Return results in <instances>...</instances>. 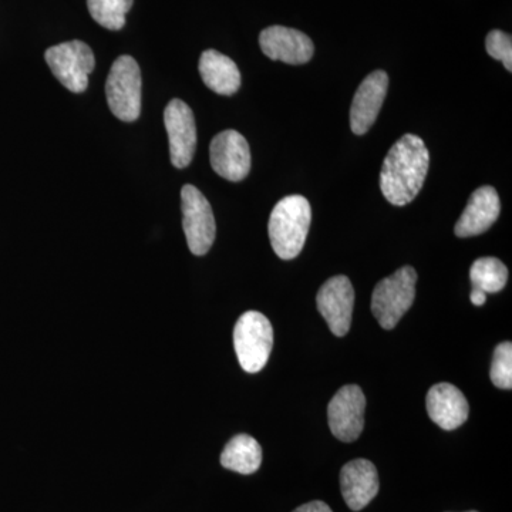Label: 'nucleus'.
<instances>
[{
  "mask_svg": "<svg viewBox=\"0 0 512 512\" xmlns=\"http://www.w3.org/2000/svg\"><path fill=\"white\" fill-rule=\"evenodd\" d=\"M430 153L414 134H404L390 148L380 171V190L396 207L410 204L419 195L429 173Z\"/></svg>",
  "mask_w": 512,
  "mask_h": 512,
  "instance_id": "obj_1",
  "label": "nucleus"
},
{
  "mask_svg": "<svg viewBox=\"0 0 512 512\" xmlns=\"http://www.w3.org/2000/svg\"><path fill=\"white\" fill-rule=\"evenodd\" d=\"M311 204L302 195H289L275 205L269 218L268 232L275 254L284 261L296 258L311 228Z\"/></svg>",
  "mask_w": 512,
  "mask_h": 512,
  "instance_id": "obj_2",
  "label": "nucleus"
},
{
  "mask_svg": "<svg viewBox=\"0 0 512 512\" xmlns=\"http://www.w3.org/2000/svg\"><path fill=\"white\" fill-rule=\"evenodd\" d=\"M417 272L403 266L376 285L372 296V312L383 329L392 330L412 308L416 298Z\"/></svg>",
  "mask_w": 512,
  "mask_h": 512,
  "instance_id": "obj_3",
  "label": "nucleus"
},
{
  "mask_svg": "<svg viewBox=\"0 0 512 512\" xmlns=\"http://www.w3.org/2000/svg\"><path fill=\"white\" fill-rule=\"evenodd\" d=\"M274 346V329L262 313L245 312L234 329V348L239 365L247 373L264 369Z\"/></svg>",
  "mask_w": 512,
  "mask_h": 512,
  "instance_id": "obj_4",
  "label": "nucleus"
},
{
  "mask_svg": "<svg viewBox=\"0 0 512 512\" xmlns=\"http://www.w3.org/2000/svg\"><path fill=\"white\" fill-rule=\"evenodd\" d=\"M107 103L121 121L133 123L141 113V72L131 56H120L111 66L106 83Z\"/></svg>",
  "mask_w": 512,
  "mask_h": 512,
  "instance_id": "obj_5",
  "label": "nucleus"
},
{
  "mask_svg": "<svg viewBox=\"0 0 512 512\" xmlns=\"http://www.w3.org/2000/svg\"><path fill=\"white\" fill-rule=\"evenodd\" d=\"M46 63L57 80L72 93L86 92L96 67L93 50L80 40L60 43L46 50Z\"/></svg>",
  "mask_w": 512,
  "mask_h": 512,
  "instance_id": "obj_6",
  "label": "nucleus"
},
{
  "mask_svg": "<svg viewBox=\"0 0 512 512\" xmlns=\"http://www.w3.org/2000/svg\"><path fill=\"white\" fill-rule=\"evenodd\" d=\"M181 210L188 248L197 256L208 254L217 234L210 202L197 187L187 184L181 190Z\"/></svg>",
  "mask_w": 512,
  "mask_h": 512,
  "instance_id": "obj_7",
  "label": "nucleus"
},
{
  "mask_svg": "<svg viewBox=\"0 0 512 512\" xmlns=\"http://www.w3.org/2000/svg\"><path fill=\"white\" fill-rule=\"evenodd\" d=\"M366 397L356 384L343 386L328 406L330 431L343 443L359 439L365 427Z\"/></svg>",
  "mask_w": 512,
  "mask_h": 512,
  "instance_id": "obj_8",
  "label": "nucleus"
},
{
  "mask_svg": "<svg viewBox=\"0 0 512 512\" xmlns=\"http://www.w3.org/2000/svg\"><path fill=\"white\" fill-rule=\"evenodd\" d=\"M164 123L170 141L171 163L180 170L188 167L197 150L194 113L183 100L174 99L165 107Z\"/></svg>",
  "mask_w": 512,
  "mask_h": 512,
  "instance_id": "obj_9",
  "label": "nucleus"
},
{
  "mask_svg": "<svg viewBox=\"0 0 512 512\" xmlns=\"http://www.w3.org/2000/svg\"><path fill=\"white\" fill-rule=\"evenodd\" d=\"M316 303L333 335L339 338L348 335L355 306V289L348 276H333L326 281L319 289Z\"/></svg>",
  "mask_w": 512,
  "mask_h": 512,
  "instance_id": "obj_10",
  "label": "nucleus"
},
{
  "mask_svg": "<svg viewBox=\"0 0 512 512\" xmlns=\"http://www.w3.org/2000/svg\"><path fill=\"white\" fill-rule=\"evenodd\" d=\"M210 161L215 173L232 183H239L251 171V150L247 138L235 130L222 131L212 138Z\"/></svg>",
  "mask_w": 512,
  "mask_h": 512,
  "instance_id": "obj_11",
  "label": "nucleus"
},
{
  "mask_svg": "<svg viewBox=\"0 0 512 512\" xmlns=\"http://www.w3.org/2000/svg\"><path fill=\"white\" fill-rule=\"evenodd\" d=\"M387 89L389 76L383 70H376L356 90L350 107V127L356 136H363L375 124L386 99Z\"/></svg>",
  "mask_w": 512,
  "mask_h": 512,
  "instance_id": "obj_12",
  "label": "nucleus"
},
{
  "mask_svg": "<svg viewBox=\"0 0 512 512\" xmlns=\"http://www.w3.org/2000/svg\"><path fill=\"white\" fill-rule=\"evenodd\" d=\"M259 45L266 57L286 64L308 63L315 53L311 37L285 26H271L262 30Z\"/></svg>",
  "mask_w": 512,
  "mask_h": 512,
  "instance_id": "obj_13",
  "label": "nucleus"
},
{
  "mask_svg": "<svg viewBox=\"0 0 512 512\" xmlns=\"http://www.w3.org/2000/svg\"><path fill=\"white\" fill-rule=\"evenodd\" d=\"M375 464L365 458L350 461L340 471V488L350 510L360 511L379 493Z\"/></svg>",
  "mask_w": 512,
  "mask_h": 512,
  "instance_id": "obj_14",
  "label": "nucleus"
},
{
  "mask_svg": "<svg viewBox=\"0 0 512 512\" xmlns=\"http://www.w3.org/2000/svg\"><path fill=\"white\" fill-rule=\"evenodd\" d=\"M501 204L497 191L490 185L471 194L466 210L457 221L454 232L458 238L477 237L488 231L500 217Z\"/></svg>",
  "mask_w": 512,
  "mask_h": 512,
  "instance_id": "obj_15",
  "label": "nucleus"
},
{
  "mask_svg": "<svg viewBox=\"0 0 512 512\" xmlns=\"http://www.w3.org/2000/svg\"><path fill=\"white\" fill-rule=\"evenodd\" d=\"M426 407L430 419L447 431L463 426L470 413L466 396L450 383L434 384L427 393Z\"/></svg>",
  "mask_w": 512,
  "mask_h": 512,
  "instance_id": "obj_16",
  "label": "nucleus"
},
{
  "mask_svg": "<svg viewBox=\"0 0 512 512\" xmlns=\"http://www.w3.org/2000/svg\"><path fill=\"white\" fill-rule=\"evenodd\" d=\"M198 69L205 86L221 96H232L241 87V73L237 64L217 50H205Z\"/></svg>",
  "mask_w": 512,
  "mask_h": 512,
  "instance_id": "obj_17",
  "label": "nucleus"
},
{
  "mask_svg": "<svg viewBox=\"0 0 512 512\" xmlns=\"http://www.w3.org/2000/svg\"><path fill=\"white\" fill-rule=\"evenodd\" d=\"M262 463V448L258 441L248 434H238L228 441L221 454L222 467L235 473L254 474Z\"/></svg>",
  "mask_w": 512,
  "mask_h": 512,
  "instance_id": "obj_18",
  "label": "nucleus"
},
{
  "mask_svg": "<svg viewBox=\"0 0 512 512\" xmlns=\"http://www.w3.org/2000/svg\"><path fill=\"white\" fill-rule=\"evenodd\" d=\"M473 289H480L484 293H497L503 291L508 281L507 266L497 258H480L474 262L470 269Z\"/></svg>",
  "mask_w": 512,
  "mask_h": 512,
  "instance_id": "obj_19",
  "label": "nucleus"
},
{
  "mask_svg": "<svg viewBox=\"0 0 512 512\" xmlns=\"http://www.w3.org/2000/svg\"><path fill=\"white\" fill-rule=\"evenodd\" d=\"M134 0H87L92 18L109 30H121L126 25V15Z\"/></svg>",
  "mask_w": 512,
  "mask_h": 512,
  "instance_id": "obj_20",
  "label": "nucleus"
},
{
  "mask_svg": "<svg viewBox=\"0 0 512 512\" xmlns=\"http://www.w3.org/2000/svg\"><path fill=\"white\" fill-rule=\"evenodd\" d=\"M491 382L498 389H512V345L503 342L494 350L493 365H491Z\"/></svg>",
  "mask_w": 512,
  "mask_h": 512,
  "instance_id": "obj_21",
  "label": "nucleus"
},
{
  "mask_svg": "<svg viewBox=\"0 0 512 512\" xmlns=\"http://www.w3.org/2000/svg\"><path fill=\"white\" fill-rule=\"evenodd\" d=\"M485 49L495 60H501L505 69L512 72V37L503 30H491L485 39Z\"/></svg>",
  "mask_w": 512,
  "mask_h": 512,
  "instance_id": "obj_22",
  "label": "nucleus"
},
{
  "mask_svg": "<svg viewBox=\"0 0 512 512\" xmlns=\"http://www.w3.org/2000/svg\"><path fill=\"white\" fill-rule=\"evenodd\" d=\"M293 512H333L330 510L328 504L323 501H312V503L303 504L301 507L296 508Z\"/></svg>",
  "mask_w": 512,
  "mask_h": 512,
  "instance_id": "obj_23",
  "label": "nucleus"
},
{
  "mask_svg": "<svg viewBox=\"0 0 512 512\" xmlns=\"http://www.w3.org/2000/svg\"><path fill=\"white\" fill-rule=\"evenodd\" d=\"M470 301L473 305L483 306L485 301H487V293L480 291V289H473L470 295Z\"/></svg>",
  "mask_w": 512,
  "mask_h": 512,
  "instance_id": "obj_24",
  "label": "nucleus"
},
{
  "mask_svg": "<svg viewBox=\"0 0 512 512\" xmlns=\"http://www.w3.org/2000/svg\"><path fill=\"white\" fill-rule=\"evenodd\" d=\"M468 512H478V511H468Z\"/></svg>",
  "mask_w": 512,
  "mask_h": 512,
  "instance_id": "obj_25",
  "label": "nucleus"
}]
</instances>
